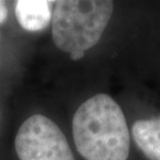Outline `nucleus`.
Segmentation results:
<instances>
[{
  "label": "nucleus",
  "mask_w": 160,
  "mask_h": 160,
  "mask_svg": "<svg viewBox=\"0 0 160 160\" xmlns=\"http://www.w3.org/2000/svg\"><path fill=\"white\" fill-rule=\"evenodd\" d=\"M8 11L4 1H0V24L3 23L8 18Z\"/></svg>",
  "instance_id": "obj_6"
},
{
  "label": "nucleus",
  "mask_w": 160,
  "mask_h": 160,
  "mask_svg": "<svg viewBox=\"0 0 160 160\" xmlns=\"http://www.w3.org/2000/svg\"><path fill=\"white\" fill-rule=\"evenodd\" d=\"M55 1L48 0H18L15 3V15L27 31L45 29L52 20L53 5Z\"/></svg>",
  "instance_id": "obj_5"
},
{
  "label": "nucleus",
  "mask_w": 160,
  "mask_h": 160,
  "mask_svg": "<svg viewBox=\"0 0 160 160\" xmlns=\"http://www.w3.org/2000/svg\"><path fill=\"white\" fill-rule=\"evenodd\" d=\"M114 9L112 1L60 0L54 2L52 39L59 50L70 54L85 52L100 42Z\"/></svg>",
  "instance_id": "obj_2"
},
{
  "label": "nucleus",
  "mask_w": 160,
  "mask_h": 160,
  "mask_svg": "<svg viewBox=\"0 0 160 160\" xmlns=\"http://www.w3.org/2000/svg\"><path fill=\"white\" fill-rule=\"evenodd\" d=\"M15 149L20 160H75L60 128L43 114H33L22 123Z\"/></svg>",
  "instance_id": "obj_3"
},
{
  "label": "nucleus",
  "mask_w": 160,
  "mask_h": 160,
  "mask_svg": "<svg viewBox=\"0 0 160 160\" xmlns=\"http://www.w3.org/2000/svg\"><path fill=\"white\" fill-rule=\"evenodd\" d=\"M130 130L136 148L148 160H160V114L136 120Z\"/></svg>",
  "instance_id": "obj_4"
},
{
  "label": "nucleus",
  "mask_w": 160,
  "mask_h": 160,
  "mask_svg": "<svg viewBox=\"0 0 160 160\" xmlns=\"http://www.w3.org/2000/svg\"><path fill=\"white\" fill-rule=\"evenodd\" d=\"M76 150L84 160H128L131 135L126 117L107 94H97L77 108L72 121Z\"/></svg>",
  "instance_id": "obj_1"
}]
</instances>
